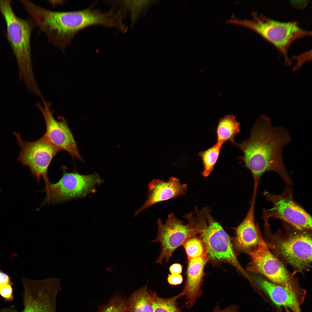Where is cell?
Instances as JSON below:
<instances>
[{"instance_id": "cell-11", "label": "cell", "mask_w": 312, "mask_h": 312, "mask_svg": "<svg viewBox=\"0 0 312 312\" xmlns=\"http://www.w3.org/2000/svg\"><path fill=\"white\" fill-rule=\"evenodd\" d=\"M248 254L251 261L247 271L263 275L276 285L292 288L297 286L283 263L270 251L261 235L258 245Z\"/></svg>"}, {"instance_id": "cell-9", "label": "cell", "mask_w": 312, "mask_h": 312, "mask_svg": "<svg viewBox=\"0 0 312 312\" xmlns=\"http://www.w3.org/2000/svg\"><path fill=\"white\" fill-rule=\"evenodd\" d=\"M157 223V235L152 242L161 244V252L155 263L161 265L164 259L166 262L169 261L174 251L187 239L200 234L203 230L201 228L190 223L184 224L172 213L169 215L165 224L160 219Z\"/></svg>"}, {"instance_id": "cell-6", "label": "cell", "mask_w": 312, "mask_h": 312, "mask_svg": "<svg viewBox=\"0 0 312 312\" xmlns=\"http://www.w3.org/2000/svg\"><path fill=\"white\" fill-rule=\"evenodd\" d=\"M23 310L18 311L14 306L3 307L0 312H57L56 300L61 289L59 278L42 280L21 279Z\"/></svg>"}, {"instance_id": "cell-22", "label": "cell", "mask_w": 312, "mask_h": 312, "mask_svg": "<svg viewBox=\"0 0 312 312\" xmlns=\"http://www.w3.org/2000/svg\"><path fill=\"white\" fill-rule=\"evenodd\" d=\"M186 253L187 260L207 255L205 243L200 236H195L187 239L182 245Z\"/></svg>"}, {"instance_id": "cell-24", "label": "cell", "mask_w": 312, "mask_h": 312, "mask_svg": "<svg viewBox=\"0 0 312 312\" xmlns=\"http://www.w3.org/2000/svg\"><path fill=\"white\" fill-rule=\"evenodd\" d=\"M125 301L121 297L114 296L107 304L100 307L98 312H125Z\"/></svg>"}, {"instance_id": "cell-20", "label": "cell", "mask_w": 312, "mask_h": 312, "mask_svg": "<svg viewBox=\"0 0 312 312\" xmlns=\"http://www.w3.org/2000/svg\"><path fill=\"white\" fill-rule=\"evenodd\" d=\"M154 312H181L178 306V299L183 297L181 292L170 298H163L159 296L156 292L149 290Z\"/></svg>"}, {"instance_id": "cell-2", "label": "cell", "mask_w": 312, "mask_h": 312, "mask_svg": "<svg viewBox=\"0 0 312 312\" xmlns=\"http://www.w3.org/2000/svg\"><path fill=\"white\" fill-rule=\"evenodd\" d=\"M19 1L46 34L49 41L64 53L76 34L90 26L87 8L77 11L57 12L45 8L28 0Z\"/></svg>"}, {"instance_id": "cell-4", "label": "cell", "mask_w": 312, "mask_h": 312, "mask_svg": "<svg viewBox=\"0 0 312 312\" xmlns=\"http://www.w3.org/2000/svg\"><path fill=\"white\" fill-rule=\"evenodd\" d=\"M251 19L240 20L234 14L226 23L249 28L258 33L276 47L283 54L287 65L291 64L287 53L296 40L311 35V32L300 28L296 21L283 22L253 12Z\"/></svg>"}, {"instance_id": "cell-8", "label": "cell", "mask_w": 312, "mask_h": 312, "mask_svg": "<svg viewBox=\"0 0 312 312\" xmlns=\"http://www.w3.org/2000/svg\"><path fill=\"white\" fill-rule=\"evenodd\" d=\"M14 134L21 148L17 160L29 167L38 182L43 178L45 188L47 187L51 183L48 175L49 166L60 150L51 144L44 135L37 140L27 142L22 140L19 132Z\"/></svg>"}, {"instance_id": "cell-29", "label": "cell", "mask_w": 312, "mask_h": 312, "mask_svg": "<svg viewBox=\"0 0 312 312\" xmlns=\"http://www.w3.org/2000/svg\"><path fill=\"white\" fill-rule=\"evenodd\" d=\"M171 274H180L182 271V265L179 263L172 264L169 268Z\"/></svg>"}, {"instance_id": "cell-17", "label": "cell", "mask_w": 312, "mask_h": 312, "mask_svg": "<svg viewBox=\"0 0 312 312\" xmlns=\"http://www.w3.org/2000/svg\"><path fill=\"white\" fill-rule=\"evenodd\" d=\"M148 198L143 205L136 212L135 216L155 204L185 194L187 184H182L177 178L171 177L167 181L153 180L148 184Z\"/></svg>"}, {"instance_id": "cell-31", "label": "cell", "mask_w": 312, "mask_h": 312, "mask_svg": "<svg viewBox=\"0 0 312 312\" xmlns=\"http://www.w3.org/2000/svg\"><path fill=\"white\" fill-rule=\"evenodd\" d=\"M285 312H293L291 311L290 310H289V309L285 307Z\"/></svg>"}, {"instance_id": "cell-28", "label": "cell", "mask_w": 312, "mask_h": 312, "mask_svg": "<svg viewBox=\"0 0 312 312\" xmlns=\"http://www.w3.org/2000/svg\"><path fill=\"white\" fill-rule=\"evenodd\" d=\"M11 283L10 276L0 270V287Z\"/></svg>"}, {"instance_id": "cell-5", "label": "cell", "mask_w": 312, "mask_h": 312, "mask_svg": "<svg viewBox=\"0 0 312 312\" xmlns=\"http://www.w3.org/2000/svg\"><path fill=\"white\" fill-rule=\"evenodd\" d=\"M203 228L200 236L203 240L209 260L214 264L225 262L248 276L237 260L230 238L222 226L211 215L208 208L202 210Z\"/></svg>"}, {"instance_id": "cell-21", "label": "cell", "mask_w": 312, "mask_h": 312, "mask_svg": "<svg viewBox=\"0 0 312 312\" xmlns=\"http://www.w3.org/2000/svg\"><path fill=\"white\" fill-rule=\"evenodd\" d=\"M222 145L217 142L207 150L199 153L198 155L202 159L204 167L201 174L204 177H208L213 170Z\"/></svg>"}, {"instance_id": "cell-15", "label": "cell", "mask_w": 312, "mask_h": 312, "mask_svg": "<svg viewBox=\"0 0 312 312\" xmlns=\"http://www.w3.org/2000/svg\"><path fill=\"white\" fill-rule=\"evenodd\" d=\"M256 195L253 194L249 209L241 224L235 229V236L232 243L236 253H248L256 247L261 235L255 222V209Z\"/></svg>"}, {"instance_id": "cell-18", "label": "cell", "mask_w": 312, "mask_h": 312, "mask_svg": "<svg viewBox=\"0 0 312 312\" xmlns=\"http://www.w3.org/2000/svg\"><path fill=\"white\" fill-rule=\"evenodd\" d=\"M148 284L134 292L126 300L125 312H154Z\"/></svg>"}, {"instance_id": "cell-12", "label": "cell", "mask_w": 312, "mask_h": 312, "mask_svg": "<svg viewBox=\"0 0 312 312\" xmlns=\"http://www.w3.org/2000/svg\"><path fill=\"white\" fill-rule=\"evenodd\" d=\"M288 228V236L278 240L276 250L283 258L298 272L310 268L312 263V239L309 230Z\"/></svg>"}, {"instance_id": "cell-7", "label": "cell", "mask_w": 312, "mask_h": 312, "mask_svg": "<svg viewBox=\"0 0 312 312\" xmlns=\"http://www.w3.org/2000/svg\"><path fill=\"white\" fill-rule=\"evenodd\" d=\"M293 192L291 186H287L278 195L265 190L263 194L273 207L270 209H263L262 218L263 220L270 218L278 219L297 229L311 230V217L294 200Z\"/></svg>"}, {"instance_id": "cell-23", "label": "cell", "mask_w": 312, "mask_h": 312, "mask_svg": "<svg viewBox=\"0 0 312 312\" xmlns=\"http://www.w3.org/2000/svg\"><path fill=\"white\" fill-rule=\"evenodd\" d=\"M154 1L138 0L124 1L121 2L122 5L123 12L127 10L129 11L132 24H134L135 21L140 15L143 12H146L151 5L153 3Z\"/></svg>"}, {"instance_id": "cell-19", "label": "cell", "mask_w": 312, "mask_h": 312, "mask_svg": "<svg viewBox=\"0 0 312 312\" xmlns=\"http://www.w3.org/2000/svg\"><path fill=\"white\" fill-rule=\"evenodd\" d=\"M240 123L233 114L226 115L218 120L216 129L217 142L223 144L229 141L234 142V138L240 131Z\"/></svg>"}, {"instance_id": "cell-10", "label": "cell", "mask_w": 312, "mask_h": 312, "mask_svg": "<svg viewBox=\"0 0 312 312\" xmlns=\"http://www.w3.org/2000/svg\"><path fill=\"white\" fill-rule=\"evenodd\" d=\"M102 181L97 173L83 175L76 171L68 172L64 169L60 179L45 188L47 194L44 201L55 203L85 197L94 192L95 186Z\"/></svg>"}, {"instance_id": "cell-16", "label": "cell", "mask_w": 312, "mask_h": 312, "mask_svg": "<svg viewBox=\"0 0 312 312\" xmlns=\"http://www.w3.org/2000/svg\"><path fill=\"white\" fill-rule=\"evenodd\" d=\"M209 260L208 255L187 260L186 279L181 292L183 296L185 297V306L187 308L192 307L203 294L201 287L205 275L204 269Z\"/></svg>"}, {"instance_id": "cell-14", "label": "cell", "mask_w": 312, "mask_h": 312, "mask_svg": "<svg viewBox=\"0 0 312 312\" xmlns=\"http://www.w3.org/2000/svg\"><path fill=\"white\" fill-rule=\"evenodd\" d=\"M252 278L275 305L287 308L293 312H301L300 306L304 298L305 290L276 285L257 274Z\"/></svg>"}, {"instance_id": "cell-25", "label": "cell", "mask_w": 312, "mask_h": 312, "mask_svg": "<svg viewBox=\"0 0 312 312\" xmlns=\"http://www.w3.org/2000/svg\"><path fill=\"white\" fill-rule=\"evenodd\" d=\"M12 283L0 287V295L5 302H11L14 299Z\"/></svg>"}, {"instance_id": "cell-3", "label": "cell", "mask_w": 312, "mask_h": 312, "mask_svg": "<svg viewBox=\"0 0 312 312\" xmlns=\"http://www.w3.org/2000/svg\"><path fill=\"white\" fill-rule=\"evenodd\" d=\"M0 11L6 23L7 38L17 61L21 75L26 83H33L36 80L32 67L30 40L32 31L37 24L31 18L18 17L10 0H0Z\"/></svg>"}, {"instance_id": "cell-27", "label": "cell", "mask_w": 312, "mask_h": 312, "mask_svg": "<svg viewBox=\"0 0 312 312\" xmlns=\"http://www.w3.org/2000/svg\"><path fill=\"white\" fill-rule=\"evenodd\" d=\"M219 303H218L212 312H237L238 308L236 305H233L223 309L220 307Z\"/></svg>"}, {"instance_id": "cell-13", "label": "cell", "mask_w": 312, "mask_h": 312, "mask_svg": "<svg viewBox=\"0 0 312 312\" xmlns=\"http://www.w3.org/2000/svg\"><path fill=\"white\" fill-rule=\"evenodd\" d=\"M40 98L43 106L38 102L36 105L45 120L46 129L44 135L53 145L60 151L67 152L73 159L76 158L83 161L66 120L63 116H60L59 120L55 119L53 111L51 109V103L46 101L43 96Z\"/></svg>"}, {"instance_id": "cell-30", "label": "cell", "mask_w": 312, "mask_h": 312, "mask_svg": "<svg viewBox=\"0 0 312 312\" xmlns=\"http://www.w3.org/2000/svg\"><path fill=\"white\" fill-rule=\"evenodd\" d=\"M64 1V0H50L49 1L54 5L57 4H62Z\"/></svg>"}, {"instance_id": "cell-1", "label": "cell", "mask_w": 312, "mask_h": 312, "mask_svg": "<svg viewBox=\"0 0 312 312\" xmlns=\"http://www.w3.org/2000/svg\"><path fill=\"white\" fill-rule=\"evenodd\" d=\"M291 141L290 135L285 128L274 126L270 119L263 115L255 122L248 139L240 143H233L243 153L240 159L253 176V190H257L261 177L268 171L278 174L287 186L293 184L282 156L284 148Z\"/></svg>"}, {"instance_id": "cell-26", "label": "cell", "mask_w": 312, "mask_h": 312, "mask_svg": "<svg viewBox=\"0 0 312 312\" xmlns=\"http://www.w3.org/2000/svg\"><path fill=\"white\" fill-rule=\"evenodd\" d=\"M183 279L181 274H170L168 275L167 281L171 285H177L181 284Z\"/></svg>"}]
</instances>
